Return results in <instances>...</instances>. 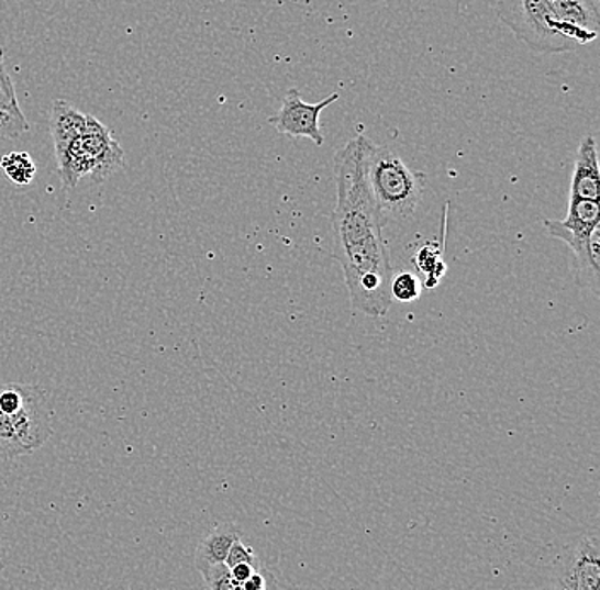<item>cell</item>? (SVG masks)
Wrapping results in <instances>:
<instances>
[{
	"label": "cell",
	"instance_id": "cell-1",
	"mask_svg": "<svg viewBox=\"0 0 600 590\" xmlns=\"http://www.w3.org/2000/svg\"><path fill=\"white\" fill-rule=\"evenodd\" d=\"M373 141L358 135L336 153V209L333 214L336 256L345 274L352 308L382 318L392 304L391 255L382 237L386 227L367 179Z\"/></svg>",
	"mask_w": 600,
	"mask_h": 590
},
{
	"label": "cell",
	"instance_id": "cell-2",
	"mask_svg": "<svg viewBox=\"0 0 600 590\" xmlns=\"http://www.w3.org/2000/svg\"><path fill=\"white\" fill-rule=\"evenodd\" d=\"M367 179L386 225L413 218L425 191V172L413 171L398 154L373 142L367 157Z\"/></svg>",
	"mask_w": 600,
	"mask_h": 590
},
{
	"label": "cell",
	"instance_id": "cell-3",
	"mask_svg": "<svg viewBox=\"0 0 600 590\" xmlns=\"http://www.w3.org/2000/svg\"><path fill=\"white\" fill-rule=\"evenodd\" d=\"M497 15L531 51L566 54L580 46L574 33L555 20L547 0H498Z\"/></svg>",
	"mask_w": 600,
	"mask_h": 590
},
{
	"label": "cell",
	"instance_id": "cell-4",
	"mask_svg": "<svg viewBox=\"0 0 600 590\" xmlns=\"http://www.w3.org/2000/svg\"><path fill=\"white\" fill-rule=\"evenodd\" d=\"M600 205L592 200L571 199L563 221H544L547 233L568 244L577 258L580 277L597 293L600 270Z\"/></svg>",
	"mask_w": 600,
	"mask_h": 590
},
{
	"label": "cell",
	"instance_id": "cell-5",
	"mask_svg": "<svg viewBox=\"0 0 600 590\" xmlns=\"http://www.w3.org/2000/svg\"><path fill=\"white\" fill-rule=\"evenodd\" d=\"M338 100L340 92H333L320 103H305L299 89H289L281 101L280 110L271 116L270 123L280 134L293 138H309L314 142V145H323L324 135L320 126L321 111Z\"/></svg>",
	"mask_w": 600,
	"mask_h": 590
},
{
	"label": "cell",
	"instance_id": "cell-6",
	"mask_svg": "<svg viewBox=\"0 0 600 590\" xmlns=\"http://www.w3.org/2000/svg\"><path fill=\"white\" fill-rule=\"evenodd\" d=\"M556 576L570 590H600V541L596 533L586 534L566 546L556 561Z\"/></svg>",
	"mask_w": 600,
	"mask_h": 590
},
{
	"label": "cell",
	"instance_id": "cell-7",
	"mask_svg": "<svg viewBox=\"0 0 600 590\" xmlns=\"http://www.w3.org/2000/svg\"><path fill=\"white\" fill-rule=\"evenodd\" d=\"M80 147L91 164L89 178L95 183H103L104 179L122 169L125 163L122 145L114 138L113 132L91 114L86 116V129L80 135Z\"/></svg>",
	"mask_w": 600,
	"mask_h": 590
},
{
	"label": "cell",
	"instance_id": "cell-8",
	"mask_svg": "<svg viewBox=\"0 0 600 590\" xmlns=\"http://www.w3.org/2000/svg\"><path fill=\"white\" fill-rule=\"evenodd\" d=\"M555 20L574 33L578 45L586 46L599 36V0H547Z\"/></svg>",
	"mask_w": 600,
	"mask_h": 590
},
{
	"label": "cell",
	"instance_id": "cell-9",
	"mask_svg": "<svg viewBox=\"0 0 600 590\" xmlns=\"http://www.w3.org/2000/svg\"><path fill=\"white\" fill-rule=\"evenodd\" d=\"M599 187L597 142L592 134H587L578 145L574 175H571L570 197L599 202Z\"/></svg>",
	"mask_w": 600,
	"mask_h": 590
},
{
	"label": "cell",
	"instance_id": "cell-10",
	"mask_svg": "<svg viewBox=\"0 0 600 590\" xmlns=\"http://www.w3.org/2000/svg\"><path fill=\"white\" fill-rule=\"evenodd\" d=\"M243 533L234 522H222L219 526L213 527L198 545L195 553V567L197 570L210 567V565L225 564L229 549L241 539Z\"/></svg>",
	"mask_w": 600,
	"mask_h": 590
},
{
	"label": "cell",
	"instance_id": "cell-11",
	"mask_svg": "<svg viewBox=\"0 0 600 590\" xmlns=\"http://www.w3.org/2000/svg\"><path fill=\"white\" fill-rule=\"evenodd\" d=\"M86 116L67 101H55L49 113V132L54 138L55 153H60L67 145L79 138L86 129Z\"/></svg>",
	"mask_w": 600,
	"mask_h": 590
},
{
	"label": "cell",
	"instance_id": "cell-12",
	"mask_svg": "<svg viewBox=\"0 0 600 590\" xmlns=\"http://www.w3.org/2000/svg\"><path fill=\"white\" fill-rule=\"evenodd\" d=\"M5 178L18 187H27L36 178V164L27 153H9L0 159Z\"/></svg>",
	"mask_w": 600,
	"mask_h": 590
},
{
	"label": "cell",
	"instance_id": "cell-13",
	"mask_svg": "<svg viewBox=\"0 0 600 590\" xmlns=\"http://www.w3.org/2000/svg\"><path fill=\"white\" fill-rule=\"evenodd\" d=\"M441 249H437V243H430L423 246L422 252L414 258V265L425 277L422 283L429 289L437 286L442 275L445 274V264L441 259Z\"/></svg>",
	"mask_w": 600,
	"mask_h": 590
},
{
	"label": "cell",
	"instance_id": "cell-14",
	"mask_svg": "<svg viewBox=\"0 0 600 590\" xmlns=\"http://www.w3.org/2000/svg\"><path fill=\"white\" fill-rule=\"evenodd\" d=\"M423 283L411 271L392 275L391 298L399 302H413L422 296Z\"/></svg>",
	"mask_w": 600,
	"mask_h": 590
},
{
	"label": "cell",
	"instance_id": "cell-15",
	"mask_svg": "<svg viewBox=\"0 0 600 590\" xmlns=\"http://www.w3.org/2000/svg\"><path fill=\"white\" fill-rule=\"evenodd\" d=\"M198 571L202 574L205 590H244L243 586L234 580L231 568L225 564L210 565Z\"/></svg>",
	"mask_w": 600,
	"mask_h": 590
},
{
	"label": "cell",
	"instance_id": "cell-16",
	"mask_svg": "<svg viewBox=\"0 0 600 590\" xmlns=\"http://www.w3.org/2000/svg\"><path fill=\"white\" fill-rule=\"evenodd\" d=\"M0 454L4 456L15 457L24 456L26 449L21 444L20 438L15 435L12 427L11 416L0 410Z\"/></svg>",
	"mask_w": 600,
	"mask_h": 590
},
{
	"label": "cell",
	"instance_id": "cell-17",
	"mask_svg": "<svg viewBox=\"0 0 600 590\" xmlns=\"http://www.w3.org/2000/svg\"><path fill=\"white\" fill-rule=\"evenodd\" d=\"M0 111H11V113L21 111L11 77L4 69V52L2 51H0Z\"/></svg>",
	"mask_w": 600,
	"mask_h": 590
},
{
	"label": "cell",
	"instance_id": "cell-18",
	"mask_svg": "<svg viewBox=\"0 0 600 590\" xmlns=\"http://www.w3.org/2000/svg\"><path fill=\"white\" fill-rule=\"evenodd\" d=\"M26 119L23 111L11 113V111H0V138H15L27 132Z\"/></svg>",
	"mask_w": 600,
	"mask_h": 590
},
{
	"label": "cell",
	"instance_id": "cell-19",
	"mask_svg": "<svg viewBox=\"0 0 600 590\" xmlns=\"http://www.w3.org/2000/svg\"><path fill=\"white\" fill-rule=\"evenodd\" d=\"M247 564L253 567L259 568V558L256 556L255 549L244 545L243 541L237 539L234 545L229 549L227 558H225V565L229 568L236 567V565Z\"/></svg>",
	"mask_w": 600,
	"mask_h": 590
},
{
	"label": "cell",
	"instance_id": "cell-20",
	"mask_svg": "<svg viewBox=\"0 0 600 590\" xmlns=\"http://www.w3.org/2000/svg\"><path fill=\"white\" fill-rule=\"evenodd\" d=\"M262 570V567H253V565L247 564H241L236 565V567L231 568L232 577H234V580L236 582H240L241 586H243L244 582H246L249 577L255 574V571Z\"/></svg>",
	"mask_w": 600,
	"mask_h": 590
},
{
	"label": "cell",
	"instance_id": "cell-21",
	"mask_svg": "<svg viewBox=\"0 0 600 590\" xmlns=\"http://www.w3.org/2000/svg\"><path fill=\"white\" fill-rule=\"evenodd\" d=\"M266 576L263 574V570L255 571L246 582L243 583L244 590H268L266 587Z\"/></svg>",
	"mask_w": 600,
	"mask_h": 590
},
{
	"label": "cell",
	"instance_id": "cell-22",
	"mask_svg": "<svg viewBox=\"0 0 600 590\" xmlns=\"http://www.w3.org/2000/svg\"><path fill=\"white\" fill-rule=\"evenodd\" d=\"M553 590H570V589H568V587H566V583L563 582L562 577H558L555 574V580H553Z\"/></svg>",
	"mask_w": 600,
	"mask_h": 590
},
{
	"label": "cell",
	"instance_id": "cell-23",
	"mask_svg": "<svg viewBox=\"0 0 600 590\" xmlns=\"http://www.w3.org/2000/svg\"><path fill=\"white\" fill-rule=\"evenodd\" d=\"M2 570H4V553L0 549V574H2Z\"/></svg>",
	"mask_w": 600,
	"mask_h": 590
}]
</instances>
